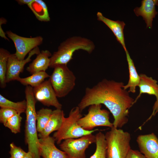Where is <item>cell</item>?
Here are the masks:
<instances>
[{
  "instance_id": "cell-5",
  "label": "cell",
  "mask_w": 158,
  "mask_h": 158,
  "mask_svg": "<svg viewBox=\"0 0 158 158\" xmlns=\"http://www.w3.org/2000/svg\"><path fill=\"white\" fill-rule=\"evenodd\" d=\"M107 158H126L131 149L130 133L113 127L105 134Z\"/></svg>"
},
{
  "instance_id": "cell-14",
  "label": "cell",
  "mask_w": 158,
  "mask_h": 158,
  "mask_svg": "<svg viewBox=\"0 0 158 158\" xmlns=\"http://www.w3.org/2000/svg\"><path fill=\"white\" fill-rule=\"evenodd\" d=\"M55 140L50 136L39 139V151L43 158H68L66 154L58 149L55 145Z\"/></svg>"
},
{
  "instance_id": "cell-28",
  "label": "cell",
  "mask_w": 158,
  "mask_h": 158,
  "mask_svg": "<svg viewBox=\"0 0 158 158\" xmlns=\"http://www.w3.org/2000/svg\"><path fill=\"white\" fill-rule=\"evenodd\" d=\"M10 147L9 158H24L27 152L20 147L16 146L13 142L10 144Z\"/></svg>"
},
{
  "instance_id": "cell-24",
  "label": "cell",
  "mask_w": 158,
  "mask_h": 158,
  "mask_svg": "<svg viewBox=\"0 0 158 158\" xmlns=\"http://www.w3.org/2000/svg\"><path fill=\"white\" fill-rule=\"evenodd\" d=\"M53 110L50 109L42 108L37 112L36 122L37 131L41 132L47 124Z\"/></svg>"
},
{
  "instance_id": "cell-2",
  "label": "cell",
  "mask_w": 158,
  "mask_h": 158,
  "mask_svg": "<svg viewBox=\"0 0 158 158\" xmlns=\"http://www.w3.org/2000/svg\"><path fill=\"white\" fill-rule=\"evenodd\" d=\"M25 93L26 102L25 124V141L28 145V151L33 158H40L39 151V139L37 128L35 104L37 100L33 94V88L26 86Z\"/></svg>"
},
{
  "instance_id": "cell-30",
  "label": "cell",
  "mask_w": 158,
  "mask_h": 158,
  "mask_svg": "<svg viewBox=\"0 0 158 158\" xmlns=\"http://www.w3.org/2000/svg\"><path fill=\"white\" fill-rule=\"evenodd\" d=\"M32 0H16V1L20 5H27L29 4Z\"/></svg>"
},
{
  "instance_id": "cell-7",
  "label": "cell",
  "mask_w": 158,
  "mask_h": 158,
  "mask_svg": "<svg viewBox=\"0 0 158 158\" xmlns=\"http://www.w3.org/2000/svg\"><path fill=\"white\" fill-rule=\"evenodd\" d=\"M78 124L84 129L93 130L98 126H106L111 128L113 123L109 121V112L102 109V105L96 104L89 106L87 113L80 118L78 121Z\"/></svg>"
},
{
  "instance_id": "cell-6",
  "label": "cell",
  "mask_w": 158,
  "mask_h": 158,
  "mask_svg": "<svg viewBox=\"0 0 158 158\" xmlns=\"http://www.w3.org/2000/svg\"><path fill=\"white\" fill-rule=\"evenodd\" d=\"M49 79L57 97L67 96L74 89L76 78L67 65L55 66Z\"/></svg>"
},
{
  "instance_id": "cell-8",
  "label": "cell",
  "mask_w": 158,
  "mask_h": 158,
  "mask_svg": "<svg viewBox=\"0 0 158 158\" xmlns=\"http://www.w3.org/2000/svg\"><path fill=\"white\" fill-rule=\"evenodd\" d=\"M95 142V135L91 134L78 139L64 140L59 144V147L66 154L68 158H86V150Z\"/></svg>"
},
{
  "instance_id": "cell-23",
  "label": "cell",
  "mask_w": 158,
  "mask_h": 158,
  "mask_svg": "<svg viewBox=\"0 0 158 158\" xmlns=\"http://www.w3.org/2000/svg\"><path fill=\"white\" fill-rule=\"evenodd\" d=\"M95 151L89 158H107V144L105 135L99 131L95 135Z\"/></svg>"
},
{
  "instance_id": "cell-29",
  "label": "cell",
  "mask_w": 158,
  "mask_h": 158,
  "mask_svg": "<svg viewBox=\"0 0 158 158\" xmlns=\"http://www.w3.org/2000/svg\"><path fill=\"white\" fill-rule=\"evenodd\" d=\"M126 158H147L140 151L131 149L128 153Z\"/></svg>"
},
{
  "instance_id": "cell-12",
  "label": "cell",
  "mask_w": 158,
  "mask_h": 158,
  "mask_svg": "<svg viewBox=\"0 0 158 158\" xmlns=\"http://www.w3.org/2000/svg\"><path fill=\"white\" fill-rule=\"evenodd\" d=\"M140 81L138 86L139 87V93L135 100V103L140 97L142 94L146 93L150 95L155 96L156 101L153 107L152 112L143 123L150 120L153 116H154L158 112V84L157 81L153 79L151 77H149L144 74L139 75Z\"/></svg>"
},
{
  "instance_id": "cell-16",
  "label": "cell",
  "mask_w": 158,
  "mask_h": 158,
  "mask_svg": "<svg viewBox=\"0 0 158 158\" xmlns=\"http://www.w3.org/2000/svg\"><path fill=\"white\" fill-rule=\"evenodd\" d=\"M97 16L98 20L104 23L111 30L117 40L121 44L125 51L126 50L123 33L125 23L118 20L115 21L109 19L104 17L100 12H97Z\"/></svg>"
},
{
  "instance_id": "cell-18",
  "label": "cell",
  "mask_w": 158,
  "mask_h": 158,
  "mask_svg": "<svg viewBox=\"0 0 158 158\" xmlns=\"http://www.w3.org/2000/svg\"><path fill=\"white\" fill-rule=\"evenodd\" d=\"M26 68V70L31 74L41 71H45L50 64V57L52 55L48 50L42 51Z\"/></svg>"
},
{
  "instance_id": "cell-21",
  "label": "cell",
  "mask_w": 158,
  "mask_h": 158,
  "mask_svg": "<svg viewBox=\"0 0 158 158\" xmlns=\"http://www.w3.org/2000/svg\"><path fill=\"white\" fill-rule=\"evenodd\" d=\"M49 77L45 71H41L32 74L31 76L26 78L19 77L17 81L24 85H29L33 88L40 85L45 79Z\"/></svg>"
},
{
  "instance_id": "cell-26",
  "label": "cell",
  "mask_w": 158,
  "mask_h": 158,
  "mask_svg": "<svg viewBox=\"0 0 158 158\" xmlns=\"http://www.w3.org/2000/svg\"><path fill=\"white\" fill-rule=\"evenodd\" d=\"M20 115V114L18 113L14 115L9 118L4 125L13 133L17 134L20 132L22 118Z\"/></svg>"
},
{
  "instance_id": "cell-4",
  "label": "cell",
  "mask_w": 158,
  "mask_h": 158,
  "mask_svg": "<svg viewBox=\"0 0 158 158\" xmlns=\"http://www.w3.org/2000/svg\"><path fill=\"white\" fill-rule=\"evenodd\" d=\"M81 111L77 106L71 110L68 116L64 118L60 128L53 135L56 143L60 144L62 140L68 139L77 138L83 136L92 134L98 130H85L78 124L79 119L82 117Z\"/></svg>"
},
{
  "instance_id": "cell-1",
  "label": "cell",
  "mask_w": 158,
  "mask_h": 158,
  "mask_svg": "<svg viewBox=\"0 0 158 158\" xmlns=\"http://www.w3.org/2000/svg\"><path fill=\"white\" fill-rule=\"evenodd\" d=\"M124 85L122 82L103 79L92 87L85 88L78 106L82 111L92 104H104L113 116V127L121 128L128 122L129 109L135 101Z\"/></svg>"
},
{
  "instance_id": "cell-11",
  "label": "cell",
  "mask_w": 158,
  "mask_h": 158,
  "mask_svg": "<svg viewBox=\"0 0 158 158\" xmlns=\"http://www.w3.org/2000/svg\"><path fill=\"white\" fill-rule=\"evenodd\" d=\"M40 52L38 47H37L30 51L28 57L23 60H19L15 53L11 54L8 61L6 83L13 80H17L20 77V73L23 71L25 65L31 61V57L35 54L37 55Z\"/></svg>"
},
{
  "instance_id": "cell-10",
  "label": "cell",
  "mask_w": 158,
  "mask_h": 158,
  "mask_svg": "<svg viewBox=\"0 0 158 158\" xmlns=\"http://www.w3.org/2000/svg\"><path fill=\"white\" fill-rule=\"evenodd\" d=\"M34 96L37 100L43 105L52 106L57 109H62V105L57 96L49 79L44 80L39 86L33 88Z\"/></svg>"
},
{
  "instance_id": "cell-27",
  "label": "cell",
  "mask_w": 158,
  "mask_h": 158,
  "mask_svg": "<svg viewBox=\"0 0 158 158\" xmlns=\"http://www.w3.org/2000/svg\"><path fill=\"white\" fill-rule=\"evenodd\" d=\"M16 110L7 108H1L0 109V122L4 125L11 118L18 114Z\"/></svg>"
},
{
  "instance_id": "cell-17",
  "label": "cell",
  "mask_w": 158,
  "mask_h": 158,
  "mask_svg": "<svg viewBox=\"0 0 158 158\" xmlns=\"http://www.w3.org/2000/svg\"><path fill=\"white\" fill-rule=\"evenodd\" d=\"M61 109H56L53 111L50 118L44 130L38 134L39 138L49 136L52 132L58 130L61 127L64 118Z\"/></svg>"
},
{
  "instance_id": "cell-31",
  "label": "cell",
  "mask_w": 158,
  "mask_h": 158,
  "mask_svg": "<svg viewBox=\"0 0 158 158\" xmlns=\"http://www.w3.org/2000/svg\"><path fill=\"white\" fill-rule=\"evenodd\" d=\"M24 158H33V157L31 153L28 151Z\"/></svg>"
},
{
  "instance_id": "cell-15",
  "label": "cell",
  "mask_w": 158,
  "mask_h": 158,
  "mask_svg": "<svg viewBox=\"0 0 158 158\" xmlns=\"http://www.w3.org/2000/svg\"><path fill=\"white\" fill-rule=\"evenodd\" d=\"M158 6V0H143L141 5L134 10L136 16H142L146 24L147 28H151L153 19L157 12L155 9V6Z\"/></svg>"
},
{
  "instance_id": "cell-25",
  "label": "cell",
  "mask_w": 158,
  "mask_h": 158,
  "mask_svg": "<svg viewBox=\"0 0 158 158\" xmlns=\"http://www.w3.org/2000/svg\"><path fill=\"white\" fill-rule=\"evenodd\" d=\"M0 107L1 108H7L16 110L18 114L25 112L26 108V100L14 102L11 101L0 94Z\"/></svg>"
},
{
  "instance_id": "cell-20",
  "label": "cell",
  "mask_w": 158,
  "mask_h": 158,
  "mask_svg": "<svg viewBox=\"0 0 158 158\" xmlns=\"http://www.w3.org/2000/svg\"><path fill=\"white\" fill-rule=\"evenodd\" d=\"M28 6L39 20L46 22L50 20L47 6L42 0H32Z\"/></svg>"
},
{
  "instance_id": "cell-22",
  "label": "cell",
  "mask_w": 158,
  "mask_h": 158,
  "mask_svg": "<svg viewBox=\"0 0 158 158\" xmlns=\"http://www.w3.org/2000/svg\"><path fill=\"white\" fill-rule=\"evenodd\" d=\"M11 54L7 50L0 49V86L5 88L6 85V75L8 59Z\"/></svg>"
},
{
  "instance_id": "cell-19",
  "label": "cell",
  "mask_w": 158,
  "mask_h": 158,
  "mask_svg": "<svg viewBox=\"0 0 158 158\" xmlns=\"http://www.w3.org/2000/svg\"><path fill=\"white\" fill-rule=\"evenodd\" d=\"M126 59L128 63L129 78L128 83L123 87L125 90L129 88L128 92L135 93L136 92V88L138 86L140 81V77L137 71L134 62L130 58L127 49L125 51Z\"/></svg>"
},
{
  "instance_id": "cell-9",
  "label": "cell",
  "mask_w": 158,
  "mask_h": 158,
  "mask_svg": "<svg viewBox=\"0 0 158 158\" xmlns=\"http://www.w3.org/2000/svg\"><path fill=\"white\" fill-rule=\"evenodd\" d=\"M6 33L13 42L16 49L15 54L19 60L24 59L28 54L41 44L43 42V39L41 36L30 38L24 37L11 30L6 31Z\"/></svg>"
},
{
  "instance_id": "cell-3",
  "label": "cell",
  "mask_w": 158,
  "mask_h": 158,
  "mask_svg": "<svg viewBox=\"0 0 158 158\" xmlns=\"http://www.w3.org/2000/svg\"><path fill=\"white\" fill-rule=\"evenodd\" d=\"M95 48L94 43L89 39L79 36L70 37L61 42L57 51L52 55L49 67L54 68L57 65H67L77 50L81 49L91 54Z\"/></svg>"
},
{
  "instance_id": "cell-13",
  "label": "cell",
  "mask_w": 158,
  "mask_h": 158,
  "mask_svg": "<svg viewBox=\"0 0 158 158\" xmlns=\"http://www.w3.org/2000/svg\"><path fill=\"white\" fill-rule=\"evenodd\" d=\"M136 141L140 152L147 158H158V138L154 133L140 135Z\"/></svg>"
}]
</instances>
